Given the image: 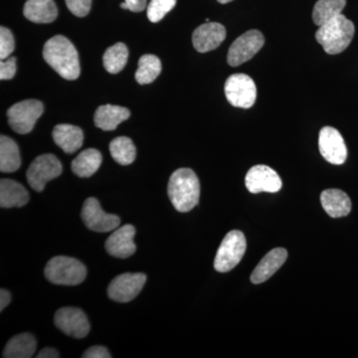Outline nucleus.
<instances>
[{"instance_id":"1","label":"nucleus","mask_w":358,"mask_h":358,"mask_svg":"<svg viewBox=\"0 0 358 358\" xmlns=\"http://www.w3.org/2000/svg\"><path fill=\"white\" fill-rule=\"evenodd\" d=\"M43 58L61 77L73 81L80 76L79 55L74 45L62 35H56L45 43Z\"/></svg>"},{"instance_id":"2","label":"nucleus","mask_w":358,"mask_h":358,"mask_svg":"<svg viewBox=\"0 0 358 358\" xmlns=\"http://www.w3.org/2000/svg\"><path fill=\"white\" fill-rule=\"evenodd\" d=\"M167 192L176 210L189 212L199 202V179L192 169H179L171 174Z\"/></svg>"},{"instance_id":"3","label":"nucleus","mask_w":358,"mask_h":358,"mask_svg":"<svg viewBox=\"0 0 358 358\" xmlns=\"http://www.w3.org/2000/svg\"><path fill=\"white\" fill-rule=\"evenodd\" d=\"M355 27L352 21L343 13L322 26L315 32V39L324 50L331 55L341 53L350 46L355 36Z\"/></svg>"},{"instance_id":"4","label":"nucleus","mask_w":358,"mask_h":358,"mask_svg":"<svg viewBox=\"0 0 358 358\" xmlns=\"http://www.w3.org/2000/svg\"><path fill=\"white\" fill-rule=\"evenodd\" d=\"M44 274L52 284L76 286L86 279L87 268L77 259L57 256L47 263Z\"/></svg>"},{"instance_id":"5","label":"nucleus","mask_w":358,"mask_h":358,"mask_svg":"<svg viewBox=\"0 0 358 358\" xmlns=\"http://www.w3.org/2000/svg\"><path fill=\"white\" fill-rule=\"evenodd\" d=\"M245 251L246 238L243 233L239 230L231 231L219 247L214 260V268L217 272H229L241 262Z\"/></svg>"},{"instance_id":"6","label":"nucleus","mask_w":358,"mask_h":358,"mask_svg":"<svg viewBox=\"0 0 358 358\" xmlns=\"http://www.w3.org/2000/svg\"><path fill=\"white\" fill-rule=\"evenodd\" d=\"M62 164L54 155H41L33 160L26 173L28 185L37 192H43L47 182L61 176Z\"/></svg>"},{"instance_id":"7","label":"nucleus","mask_w":358,"mask_h":358,"mask_svg":"<svg viewBox=\"0 0 358 358\" xmlns=\"http://www.w3.org/2000/svg\"><path fill=\"white\" fill-rule=\"evenodd\" d=\"M44 112L43 103L38 100H25L7 110L9 126L15 133L29 134Z\"/></svg>"},{"instance_id":"8","label":"nucleus","mask_w":358,"mask_h":358,"mask_svg":"<svg viewBox=\"0 0 358 358\" xmlns=\"http://www.w3.org/2000/svg\"><path fill=\"white\" fill-rule=\"evenodd\" d=\"M225 95L233 107L249 109L256 102L255 82L246 74H233L225 83Z\"/></svg>"},{"instance_id":"9","label":"nucleus","mask_w":358,"mask_h":358,"mask_svg":"<svg viewBox=\"0 0 358 358\" xmlns=\"http://www.w3.org/2000/svg\"><path fill=\"white\" fill-rule=\"evenodd\" d=\"M264 44L265 38L259 30L245 32L231 45L227 55L228 64L236 67L251 60L262 49Z\"/></svg>"},{"instance_id":"10","label":"nucleus","mask_w":358,"mask_h":358,"mask_svg":"<svg viewBox=\"0 0 358 358\" xmlns=\"http://www.w3.org/2000/svg\"><path fill=\"white\" fill-rule=\"evenodd\" d=\"M147 282V275L141 273H126L115 277L108 288L110 300L129 303L141 293Z\"/></svg>"},{"instance_id":"11","label":"nucleus","mask_w":358,"mask_h":358,"mask_svg":"<svg viewBox=\"0 0 358 358\" xmlns=\"http://www.w3.org/2000/svg\"><path fill=\"white\" fill-rule=\"evenodd\" d=\"M82 220L88 229L100 233L115 230L121 224L119 216L106 213L100 202L94 197H90L84 202Z\"/></svg>"},{"instance_id":"12","label":"nucleus","mask_w":358,"mask_h":358,"mask_svg":"<svg viewBox=\"0 0 358 358\" xmlns=\"http://www.w3.org/2000/svg\"><path fill=\"white\" fill-rule=\"evenodd\" d=\"M55 326L62 333L75 338H84L88 336L90 322L83 310L77 308H62L54 317Z\"/></svg>"},{"instance_id":"13","label":"nucleus","mask_w":358,"mask_h":358,"mask_svg":"<svg viewBox=\"0 0 358 358\" xmlns=\"http://www.w3.org/2000/svg\"><path fill=\"white\" fill-rule=\"evenodd\" d=\"M319 148L320 155L329 164L336 166L345 164L348 157V148L338 129L331 127H324L320 129Z\"/></svg>"},{"instance_id":"14","label":"nucleus","mask_w":358,"mask_h":358,"mask_svg":"<svg viewBox=\"0 0 358 358\" xmlns=\"http://www.w3.org/2000/svg\"><path fill=\"white\" fill-rule=\"evenodd\" d=\"M245 185L250 192L275 193L282 188V179L274 169L267 166H255L249 169L245 178Z\"/></svg>"},{"instance_id":"15","label":"nucleus","mask_w":358,"mask_h":358,"mask_svg":"<svg viewBox=\"0 0 358 358\" xmlns=\"http://www.w3.org/2000/svg\"><path fill=\"white\" fill-rule=\"evenodd\" d=\"M226 38L225 27L220 23L206 22L194 30L192 35L193 46L199 53L214 50Z\"/></svg>"},{"instance_id":"16","label":"nucleus","mask_w":358,"mask_h":358,"mask_svg":"<svg viewBox=\"0 0 358 358\" xmlns=\"http://www.w3.org/2000/svg\"><path fill=\"white\" fill-rule=\"evenodd\" d=\"M136 229L133 225H124L113 233L106 241V250L110 256L127 259L136 253V246L134 242Z\"/></svg>"},{"instance_id":"17","label":"nucleus","mask_w":358,"mask_h":358,"mask_svg":"<svg viewBox=\"0 0 358 358\" xmlns=\"http://www.w3.org/2000/svg\"><path fill=\"white\" fill-rule=\"evenodd\" d=\"M287 258H288V252L284 248H275L268 252L252 273V282L259 285L267 281L284 265Z\"/></svg>"},{"instance_id":"18","label":"nucleus","mask_w":358,"mask_h":358,"mask_svg":"<svg viewBox=\"0 0 358 358\" xmlns=\"http://www.w3.org/2000/svg\"><path fill=\"white\" fill-rule=\"evenodd\" d=\"M322 208L331 217L341 218L348 216L352 211V200L341 189H327L320 195Z\"/></svg>"},{"instance_id":"19","label":"nucleus","mask_w":358,"mask_h":358,"mask_svg":"<svg viewBox=\"0 0 358 358\" xmlns=\"http://www.w3.org/2000/svg\"><path fill=\"white\" fill-rule=\"evenodd\" d=\"M53 140L66 154H74L83 145L84 134L79 127L61 124L53 129Z\"/></svg>"},{"instance_id":"20","label":"nucleus","mask_w":358,"mask_h":358,"mask_svg":"<svg viewBox=\"0 0 358 358\" xmlns=\"http://www.w3.org/2000/svg\"><path fill=\"white\" fill-rule=\"evenodd\" d=\"M131 117V112L121 106L103 105L96 109L94 122L96 128L103 131H114L121 122Z\"/></svg>"},{"instance_id":"21","label":"nucleus","mask_w":358,"mask_h":358,"mask_svg":"<svg viewBox=\"0 0 358 358\" xmlns=\"http://www.w3.org/2000/svg\"><path fill=\"white\" fill-rule=\"evenodd\" d=\"M29 201V193L17 181L1 179L0 181V206L1 208L22 207Z\"/></svg>"},{"instance_id":"22","label":"nucleus","mask_w":358,"mask_h":358,"mask_svg":"<svg viewBox=\"0 0 358 358\" xmlns=\"http://www.w3.org/2000/svg\"><path fill=\"white\" fill-rule=\"evenodd\" d=\"M23 14L34 23H51L58 16V8L54 0H27Z\"/></svg>"},{"instance_id":"23","label":"nucleus","mask_w":358,"mask_h":358,"mask_svg":"<svg viewBox=\"0 0 358 358\" xmlns=\"http://www.w3.org/2000/svg\"><path fill=\"white\" fill-rule=\"evenodd\" d=\"M102 159V154L98 150L88 148L73 160L71 169L79 178H91L100 169Z\"/></svg>"},{"instance_id":"24","label":"nucleus","mask_w":358,"mask_h":358,"mask_svg":"<svg viewBox=\"0 0 358 358\" xmlns=\"http://www.w3.org/2000/svg\"><path fill=\"white\" fill-rule=\"evenodd\" d=\"M21 159L17 143L9 136H0V171L15 173L20 169Z\"/></svg>"},{"instance_id":"25","label":"nucleus","mask_w":358,"mask_h":358,"mask_svg":"<svg viewBox=\"0 0 358 358\" xmlns=\"http://www.w3.org/2000/svg\"><path fill=\"white\" fill-rule=\"evenodd\" d=\"M37 348L36 338L30 334H21L13 336L7 343L3 352L6 358H30Z\"/></svg>"},{"instance_id":"26","label":"nucleus","mask_w":358,"mask_h":358,"mask_svg":"<svg viewBox=\"0 0 358 358\" xmlns=\"http://www.w3.org/2000/svg\"><path fill=\"white\" fill-rule=\"evenodd\" d=\"M346 0H319L313 7V20L315 25L322 26L343 13Z\"/></svg>"},{"instance_id":"27","label":"nucleus","mask_w":358,"mask_h":358,"mask_svg":"<svg viewBox=\"0 0 358 358\" xmlns=\"http://www.w3.org/2000/svg\"><path fill=\"white\" fill-rule=\"evenodd\" d=\"M129 58V49L124 43L109 47L103 56V67L110 74H117L124 69Z\"/></svg>"},{"instance_id":"28","label":"nucleus","mask_w":358,"mask_h":358,"mask_svg":"<svg viewBox=\"0 0 358 358\" xmlns=\"http://www.w3.org/2000/svg\"><path fill=\"white\" fill-rule=\"evenodd\" d=\"M110 152L113 159L121 166L133 164L136 157V148L128 136H119L110 141Z\"/></svg>"},{"instance_id":"29","label":"nucleus","mask_w":358,"mask_h":358,"mask_svg":"<svg viewBox=\"0 0 358 358\" xmlns=\"http://www.w3.org/2000/svg\"><path fill=\"white\" fill-rule=\"evenodd\" d=\"M162 72L159 58L152 54L141 56L136 72V80L140 85L152 83Z\"/></svg>"},{"instance_id":"30","label":"nucleus","mask_w":358,"mask_h":358,"mask_svg":"<svg viewBox=\"0 0 358 358\" xmlns=\"http://www.w3.org/2000/svg\"><path fill=\"white\" fill-rule=\"evenodd\" d=\"M176 0H150L148 6V18L150 22H159L176 6Z\"/></svg>"},{"instance_id":"31","label":"nucleus","mask_w":358,"mask_h":358,"mask_svg":"<svg viewBox=\"0 0 358 358\" xmlns=\"http://www.w3.org/2000/svg\"><path fill=\"white\" fill-rule=\"evenodd\" d=\"M15 48L13 32L8 28L0 27V59L6 60L13 54Z\"/></svg>"},{"instance_id":"32","label":"nucleus","mask_w":358,"mask_h":358,"mask_svg":"<svg viewBox=\"0 0 358 358\" xmlns=\"http://www.w3.org/2000/svg\"><path fill=\"white\" fill-rule=\"evenodd\" d=\"M65 2L71 13L78 17H85L91 10L92 0H65Z\"/></svg>"},{"instance_id":"33","label":"nucleus","mask_w":358,"mask_h":358,"mask_svg":"<svg viewBox=\"0 0 358 358\" xmlns=\"http://www.w3.org/2000/svg\"><path fill=\"white\" fill-rule=\"evenodd\" d=\"M16 58L9 57L6 60H1L0 63V79L11 80L16 74Z\"/></svg>"},{"instance_id":"34","label":"nucleus","mask_w":358,"mask_h":358,"mask_svg":"<svg viewBox=\"0 0 358 358\" xmlns=\"http://www.w3.org/2000/svg\"><path fill=\"white\" fill-rule=\"evenodd\" d=\"M83 358H110L109 350L105 346L95 345L90 348L82 355Z\"/></svg>"},{"instance_id":"35","label":"nucleus","mask_w":358,"mask_h":358,"mask_svg":"<svg viewBox=\"0 0 358 358\" xmlns=\"http://www.w3.org/2000/svg\"><path fill=\"white\" fill-rule=\"evenodd\" d=\"M129 10L133 13H141L147 7V0H124Z\"/></svg>"},{"instance_id":"36","label":"nucleus","mask_w":358,"mask_h":358,"mask_svg":"<svg viewBox=\"0 0 358 358\" xmlns=\"http://www.w3.org/2000/svg\"><path fill=\"white\" fill-rule=\"evenodd\" d=\"M11 294L7 289H1L0 291V310H3L10 303Z\"/></svg>"},{"instance_id":"37","label":"nucleus","mask_w":358,"mask_h":358,"mask_svg":"<svg viewBox=\"0 0 358 358\" xmlns=\"http://www.w3.org/2000/svg\"><path fill=\"white\" fill-rule=\"evenodd\" d=\"M60 357V355L57 350H54L52 348H46L42 350L41 352L37 355V358H58Z\"/></svg>"},{"instance_id":"38","label":"nucleus","mask_w":358,"mask_h":358,"mask_svg":"<svg viewBox=\"0 0 358 358\" xmlns=\"http://www.w3.org/2000/svg\"><path fill=\"white\" fill-rule=\"evenodd\" d=\"M219 3L226 4L229 3V2L233 1V0H217Z\"/></svg>"}]
</instances>
